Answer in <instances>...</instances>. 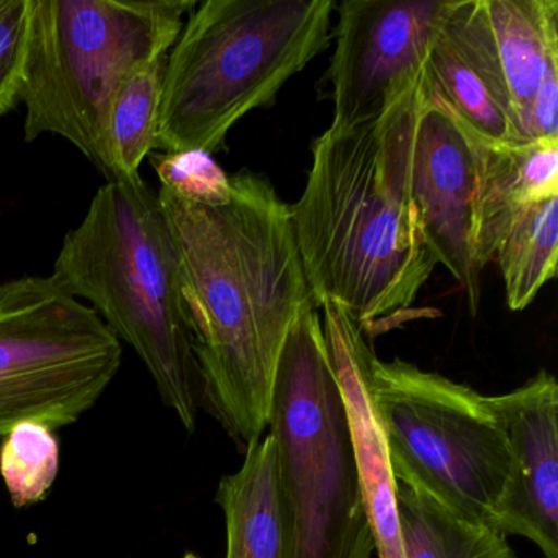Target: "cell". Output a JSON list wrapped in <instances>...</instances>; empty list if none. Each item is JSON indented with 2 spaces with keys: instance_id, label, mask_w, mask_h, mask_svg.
Instances as JSON below:
<instances>
[{
  "instance_id": "1",
  "label": "cell",
  "mask_w": 558,
  "mask_h": 558,
  "mask_svg": "<svg viewBox=\"0 0 558 558\" xmlns=\"http://www.w3.org/2000/svg\"><path fill=\"white\" fill-rule=\"evenodd\" d=\"M221 207L159 189L208 413L241 450L267 430L283 342L312 299L290 205L263 175H231Z\"/></svg>"
},
{
  "instance_id": "2",
  "label": "cell",
  "mask_w": 558,
  "mask_h": 558,
  "mask_svg": "<svg viewBox=\"0 0 558 558\" xmlns=\"http://www.w3.org/2000/svg\"><path fill=\"white\" fill-rule=\"evenodd\" d=\"M424 74L384 113L313 142L302 197L290 207L315 305L335 302L367 335L408 312L436 269L411 197Z\"/></svg>"
},
{
  "instance_id": "3",
  "label": "cell",
  "mask_w": 558,
  "mask_h": 558,
  "mask_svg": "<svg viewBox=\"0 0 558 558\" xmlns=\"http://www.w3.org/2000/svg\"><path fill=\"white\" fill-rule=\"evenodd\" d=\"M53 277L135 349L162 403L194 433L204 397L178 250L159 195L142 175L97 191L64 238Z\"/></svg>"
},
{
  "instance_id": "4",
  "label": "cell",
  "mask_w": 558,
  "mask_h": 558,
  "mask_svg": "<svg viewBox=\"0 0 558 558\" xmlns=\"http://www.w3.org/2000/svg\"><path fill=\"white\" fill-rule=\"evenodd\" d=\"M331 0H205L189 14L162 77L156 151L223 149L241 119L329 44Z\"/></svg>"
},
{
  "instance_id": "5",
  "label": "cell",
  "mask_w": 558,
  "mask_h": 558,
  "mask_svg": "<svg viewBox=\"0 0 558 558\" xmlns=\"http://www.w3.org/2000/svg\"><path fill=\"white\" fill-rule=\"evenodd\" d=\"M267 429L290 532V558H374L354 436L313 299L290 326Z\"/></svg>"
},
{
  "instance_id": "6",
  "label": "cell",
  "mask_w": 558,
  "mask_h": 558,
  "mask_svg": "<svg viewBox=\"0 0 558 558\" xmlns=\"http://www.w3.org/2000/svg\"><path fill=\"white\" fill-rule=\"evenodd\" d=\"M195 0H32L25 142L50 133L104 171L110 109L143 64L168 57Z\"/></svg>"
},
{
  "instance_id": "7",
  "label": "cell",
  "mask_w": 558,
  "mask_h": 558,
  "mask_svg": "<svg viewBox=\"0 0 558 558\" xmlns=\"http://www.w3.org/2000/svg\"><path fill=\"white\" fill-rule=\"evenodd\" d=\"M367 387L395 480L492 527L511 473L508 434L492 397L375 352Z\"/></svg>"
},
{
  "instance_id": "8",
  "label": "cell",
  "mask_w": 558,
  "mask_h": 558,
  "mask_svg": "<svg viewBox=\"0 0 558 558\" xmlns=\"http://www.w3.org/2000/svg\"><path fill=\"white\" fill-rule=\"evenodd\" d=\"M122 342L53 276L0 283V436L76 423L122 365Z\"/></svg>"
},
{
  "instance_id": "9",
  "label": "cell",
  "mask_w": 558,
  "mask_h": 558,
  "mask_svg": "<svg viewBox=\"0 0 558 558\" xmlns=\"http://www.w3.org/2000/svg\"><path fill=\"white\" fill-rule=\"evenodd\" d=\"M452 0H344L329 66L335 117L349 129L384 113L424 74Z\"/></svg>"
},
{
  "instance_id": "10",
  "label": "cell",
  "mask_w": 558,
  "mask_h": 558,
  "mask_svg": "<svg viewBox=\"0 0 558 558\" xmlns=\"http://www.w3.org/2000/svg\"><path fill=\"white\" fill-rule=\"evenodd\" d=\"M478 182V140L426 94L414 130L411 197L434 259L462 287L473 316L482 305L473 256Z\"/></svg>"
},
{
  "instance_id": "11",
  "label": "cell",
  "mask_w": 558,
  "mask_h": 558,
  "mask_svg": "<svg viewBox=\"0 0 558 558\" xmlns=\"http://www.w3.org/2000/svg\"><path fill=\"white\" fill-rule=\"evenodd\" d=\"M508 434L511 473L492 527L558 558V384L538 371L521 387L492 397Z\"/></svg>"
},
{
  "instance_id": "12",
  "label": "cell",
  "mask_w": 558,
  "mask_h": 558,
  "mask_svg": "<svg viewBox=\"0 0 558 558\" xmlns=\"http://www.w3.org/2000/svg\"><path fill=\"white\" fill-rule=\"evenodd\" d=\"M427 97L488 145L525 142L496 57L483 0H452L424 66Z\"/></svg>"
},
{
  "instance_id": "13",
  "label": "cell",
  "mask_w": 558,
  "mask_h": 558,
  "mask_svg": "<svg viewBox=\"0 0 558 558\" xmlns=\"http://www.w3.org/2000/svg\"><path fill=\"white\" fill-rule=\"evenodd\" d=\"M319 308H323V332L329 357L351 420L355 456L377 542V558H403L397 514V480L368 398V364L374 348L367 332L352 319L348 310L335 302H325Z\"/></svg>"
},
{
  "instance_id": "14",
  "label": "cell",
  "mask_w": 558,
  "mask_h": 558,
  "mask_svg": "<svg viewBox=\"0 0 558 558\" xmlns=\"http://www.w3.org/2000/svg\"><path fill=\"white\" fill-rule=\"evenodd\" d=\"M478 148L473 256L483 272L511 215L524 205L558 197V138L522 145H488L478 140Z\"/></svg>"
},
{
  "instance_id": "15",
  "label": "cell",
  "mask_w": 558,
  "mask_h": 558,
  "mask_svg": "<svg viewBox=\"0 0 558 558\" xmlns=\"http://www.w3.org/2000/svg\"><path fill=\"white\" fill-rule=\"evenodd\" d=\"M240 469L220 480L217 502L227 525L225 558H290V532L269 434L243 450Z\"/></svg>"
},
{
  "instance_id": "16",
  "label": "cell",
  "mask_w": 558,
  "mask_h": 558,
  "mask_svg": "<svg viewBox=\"0 0 558 558\" xmlns=\"http://www.w3.org/2000/svg\"><path fill=\"white\" fill-rule=\"evenodd\" d=\"M483 9L521 129L548 70L558 64V2L483 0Z\"/></svg>"
},
{
  "instance_id": "17",
  "label": "cell",
  "mask_w": 558,
  "mask_h": 558,
  "mask_svg": "<svg viewBox=\"0 0 558 558\" xmlns=\"http://www.w3.org/2000/svg\"><path fill=\"white\" fill-rule=\"evenodd\" d=\"M397 514L403 558H518L508 537L400 480Z\"/></svg>"
},
{
  "instance_id": "18",
  "label": "cell",
  "mask_w": 558,
  "mask_h": 558,
  "mask_svg": "<svg viewBox=\"0 0 558 558\" xmlns=\"http://www.w3.org/2000/svg\"><path fill=\"white\" fill-rule=\"evenodd\" d=\"M493 260L501 270L509 310L527 308L557 272L558 197L519 207L499 233Z\"/></svg>"
},
{
  "instance_id": "19",
  "label": "cell",
  "mask_w": 558,
  "mask_h": 558,
  "mask_svg": "<svg viewBox=\"0 0 558 558\" xmlns=\"http://www.w3.org/2000/svg\"><path fill=\"white\" fill-rule=\"evenodd\" d=\"M166 60L161 57L143 64L117 93L104 146L107 181L138 178L140 166L156 151Z\"/></svg>"
},
{
  "instance_id": "20",
  "label": "cell",
  "mask_w": 558,
  "mask_h": 558,
  "mask_svg": "<svg viewBox=\"0 0 558 558\" xmlns=\"http://www.w3.org/2000/svg\"><path fill=\"white\" fill-rule=\"evenodd\" d=\"M60 469V446L50 427L19 424L0 449V475L17 508L41 501Z\"/></svg>"
},
{
  "instance_id": "21",
  "label": "cell",
  "mask_w": 558,
  "mask_h": 558,
  "mask_svg": "<svg viewBox=\"0 0 558 558\" xmlns=\"http://www.w3.org/2000/svg\"><path fill=\"white\" fill-rule=\"evenodd\" d=\"M149 162L161 187L179 197L208 207H221L231 198L230 175L205 151L151 153Z\"/></svg>"
},
{
  "instance_id": "22",
  "label": "cell",
  "mask_w": 558,
  "mask_h": 558,
  "mask_svg": "<svg viewBox=\"0 0 558 558\" xmlns=\"http://www.w3.org/2000/svg\"><path fill=\"white\" fill-rule=\"evenodd\" d=\"M32 0H0V119L24 99Z\"/></svg>"
}]
</instances>
